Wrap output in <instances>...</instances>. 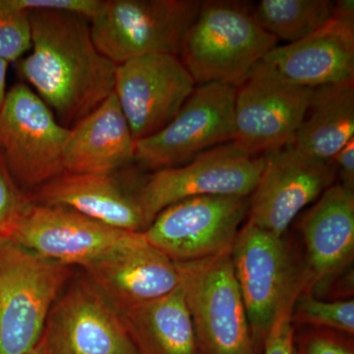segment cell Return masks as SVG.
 <instances>
[{
  "label": "cell",
  "instance_id": "3",
  "mask_svg": "<svg viewBox=\"0 0 354 354\" xmlns=\"http://www.w3.org/2000/svg\"><path fill=\"white\" fill-rule=\"evenodd\" d=\"M71 277V268L0 242V354H28Z\"/></svg>",
  "mask_w": 354,
  "mask_h": 354
},
{
  "label": "cell",
  "instance_id": "4",
  "mask_svg": "<svg viewBox=\"0 0 354 354\" xmlns=\"http://www.w3.org/2000/svg\"><path fill=\"white\" fill-rule=\"evenodd\" d=\"M176 264L199 353L256 354V342L235 279L232 249Z\"/></svg>",
  "mask_w": 354,
  "mask_h": 354
},
{
  "label": "cell",
  "instance_id": "15",
  "mask_svg": "<svg viewBox=\"0 0 354 354\" xmlns=\"http://www.w3.org/2000/svg\"><path fill=\"white\" fill-rule=\"evenodd\" d=\"M41 337L48 354H139L118 312L90 281L58 297Z\"/></svg>",
  "mask_w": 354,
  "mask_h": 354
},
{
  "label": "cell",
  "instance_id": "17",
  "mask_svg": "<svg viewBox=\"0 0 354 354\" xmlns=\"http://www.w3.org/2000/svg\"><path fill=\"white\" fill-rule=\"evenodd\" d=\"M262 62L288 82L311 90L354 80V18L333 16L307 38L277 46Z\"/></svg>",
  "mask_w": 354,
  "mask_h": 354
},
{
  "label": "cell",
  "instance_id": "21",
  "mask_svg": "<svg viewBox=\"0 0 354 354\" xmlns=\"http://www.w3.org/2000/svg\"><path fill=\"white\" fill-rule=\"evenodd\" d=\"M116 311L139 354H200L180 286L164 297Z\"/></svg>",
  "mask_w": 354,
  "mask_h": 354
},
{
  "label": "cell",
  "instance_id": "27",
  "mask_svg": "<svg viewBox=\"0 0 354 354\" xmlns=\"http://www.w3.org/2000/svg\"><path fill=\"white\" fill-rule=\"evenodd\" d=\"M295 304L288 305L272 324L264 339L263 354H295V326L292 310Z\"/></svg>",
  "mask_w": 354,
  "mask_h": 354
},
{
  "label": "cell",
  "instance_id": "7",
  "mask_svg": "<svg viewBox=\"0 0 354 354\" xmlns=\"http://www.w3.org/2000/svg\"><path fill=\"white\" fill-rule=\"evenodd\" d=\"M235 279L254 341L264 342L272 324L304 290L283 236L247 223L232 248Z\"/></svg>",
  "mask_w": 354,
  "mask_h": 354
},
{
  "label": "cell",
  "instance_id": "32",
  "mask_svg": "<svg viewBox=\"0 0 354 354\" xmlns=\"http://www.w3.org/2000/svg\"><path fill=\"white\" fill-rule=\"evenodd\" d=\"M28 354H48L46 353V344H44L43 337H41V341H39L38 346L32 349L31 353Z\"/></svg>",
  "mask_w": 354,
  "mask_h": 354
},
{
  "label": "cell",
  "instance_id": "30",
  "mask_svg": "<svg viewBox=\"0 0 354 354\" xmlns=\"http://www.w3.org/2000/svg\"><path fill=\"white\" fill-rule=\"evenodd\" d=\"M337 174L341 178V185L354 190V138L341 149L333 158Z\"/></svg>",
  "mask_w": 354,
  "mask_h": 354
},
{
  "label": "cell",
  "instance_id": "28",
  "mask_svg": "<svg viewBox=\"0 0 354 354\" xmlns=\"http://www.w3.org/2000/svg\"><path fill=\"white\" fill-rule=\"evenodd\" d=\"M23 10L59 11L78 14L88 21L94 17L101 6L102 0H13Z\"/></svg>",
  "mask_w": 354,
  "mask_h": 354
},
{
  "label": "cell",
  "instance_id": "19",
  "mask_svg": "<svg viewBox=\"0 0 354 354\" xmlns=\"http://www.w3.org/2000/svg\"><path fill=\"white\" fill-rule=\"evenodd\" d=\"M115 174L64 172L32 191V198L36 204L71 209L116 230L143 232L147 223L137 192L125 189Z\"/></svg>",
  "mask_w": 354,
  "mask_h": 354
},
{
  "label": "cell",
  "instance_id": "6",
  "mask_svg": "<svg viewBox=\"0 0 354 354\" xmlns=\"http://www.w3.org/2000/svg\"><path fill=\"white\" fill-rule=\"evenodd\" d=\"M69 132L27 84L7 91L0 111V153L22 189L32 192L65 172Z\"/></svg>",
  "mask_w": 354,
  "mask_h": 354
},
{
  "label": "cell",
  "instance_id": "16",
  "mask_svg": "<svg viewBox=\"0 0 354 354\" xmlns=\"http://www.w3.org/2000/svg\"><path fill=\"white\" fill-rule=\"evenodd\" d=\"M307 253L304 290L327 288L353 262L354 191L334 184L319 197L301 221Z\"/></svg>",
  "mask_w": 354,
  "mask_h": 354
},
{
  "label": "cell",
  "instance_id": "22",
  "mask_svg": "<svg viewBox=\"0 0 354 354\" xmlns=\"http://www.w3.org/2000/svg\"><path fill=\"white\" fill-rule=\"evenodd\" d=\"M354 138V80L313 88L308 109L290 145L332 160Z\"/></svg>",
  "mask_w": 354,
  "mask_h": 354
},
{
  "label": "cell",
  "instance_id": "14",
  "mask_svg": "<svg viewBox=\"0 0 354 354\" xmlns=\"http://www.w3.org/2000/svg\"><path fill=\"white\" fill-rule=\"evenodd\" d=\"M333 160H319L286 146L269 153L249 202V221L283 236L295 216L334 185Z\"/></svg>",
  "mask_w": 354,
  "mask_h": 354
},
{
  "label": "cell",
  "instance_id": "13",
  "mask_svg": "<svg viewBox=\"0 0 354 354\" xmlns=\"http://www.w3.org/2000/svg\"><path fill=\"white\" fill-rule=\"evenodd\" d=\"M142 237L143 232L116 230L71 209L34 203L9 241L46 259L85 269Z\"/></svg>",
  "mask_w": 354,
  "mask_h": 354
},
{
  "label": "cell",
  "instance_id": "25",
  "mask_svg": "<svg viewBox=\"0 0 354 354\" xmlns=\"http://www.w3.org/2000/svg\"><path fill=\"white\" fill-rule=\"evenodd\" d=\"M31 46L29 12L16 6L13 0H0V58L9 64L17 62Z\"/></svg>",
  "mask_w": 354,
  "mask_h": 354
},
{
  "label": "cell",
  "instance_id": "26",
  "mask_svg": "<svg viewBox=\"0 0 354 354\" xmlns=\"http://www.w3.org/2000/svg\"><path fill=\"white\" fill-rule=\"evenodd\" d=\"M34 203L11 176L0 153V242L10 241Z\"/></svg>",
  "mask_w": 354,
  "mask_h": 354
},
{
  "label": "cell",
  "instance_id": "2",
  "mask_svg": "<svg viewBox=\"0 0 354 354\" xmlns=\"http://www.w3.org/2000/svg\"><path fill=\"white\" fill-rule=\"evenodd\" d=\"M278 43L246 4L209 0L202 1L178 57L198 85L221 83L236 88Z\"/></svg>",
  "mask_w": 354,
  "mask_h": 354
},
{
  "label": "cell",
  "instance_id": "9",
  "mask_svg": "<svg viewBox=\"0 0 354 354\" xmlns=\"http://www.w3.org/2000/svg\"><path fill=\"white\" fill-rule=\"evenodd\" d=\"M235 92L227 84L198 85L167 127L135 141V162L155 171L174 169L234 141Z\"/></svg>",
  "mask_w": 354,
  "mask_h": 354
},
{
  "label": "cell",
  "instance_id": "10",
  "mask_svg": "<svg viewBox=\"0 0 354 354\" xmlns=\"http://www.w3.org/2000/svg\"><path fill=\"white\" fill-rule=\"evenodd\" d=\"M312 92L288 82L260 62L236 87L232 143L251 156L269 155L290 145Z\"/></svg>",
  "mask_w": 354,
  "mask_h": 354
},
{
  "label": "cell",
  "instance_id": "8",
  "mask_svg": "<svg viewBox=\"0 0 354 354\" xmlns=\"http://www.w3.org/2000/svg\"><path fill=\"white\" fill-rule=\"evenodd\" d=\"M267 158L248 155L230 142L181 167L153 172L137 190L147 227L162 209L188 198L248 197L259 181Z\"/></svg>",
  "mask_w": 354,
  "mask_h": 354
},
{
  "label": "cell",
  "instance_id": "29",
  "mask_svg": "<svg viewBox=\"0 0 354 354\" xmlns=\"http://www.w3.org/2000/svg\"><path fill=\"white\" fill-rule=\"evenodd\" d=\"M304 354H353V351L333 335L316 334L307 339Z\"/></svg>",
  "mask_w": 354,
  "mask_h": 354
},
{
  "label": "cell",
  "instance_id": "11",
  "mask_svg": "<svg viewBox=\"0 0 354 354\" xmlns=\"http://www.w3.org/2000/svg\"><path fill=\"white\" fill-rule=\"evenodd\" d=\"M248 207L247 197L188 198L162 209L143 234L174 262L205 259L232 248Z\"/></svg>",
  "mask_w": 354,
  "mask_h": 354
},
{
  "label": "cell",
  "instance_id": "18",
  "mask_svg": "<svg viewBox=\"0 0 354 354\" xmlns=\"http://www.w3.org/2000/svg\"><path fill=\"white\" fill-rule=\"evenodd\" d=\"M84 270L115 309L164 297L179 286L176 263L149 245L144 234Z\"/></svg>",
  "mask_w": 354,
  "mask_h": 354
},
{
  "label": "cell",
  "instance_id": "23",
  "mask_svg": "<svg viewBox=\"0 0 354 354\" xmlns=\"http://www.w3.org/2000/svg\"><path fill=\"white\" fill-rule=\"evenodd\" d=\"M330 0H262L254 17L277 41L297 43L327 24L334 15Z\"/></svg>",
  "mask_w": 354,
  "mask_h": 354
},
{
  "label": "cell",
  "instance_id": "12",
  "mask_svg": "<svg viewBox=\"0 0 354 354\" xmlns=\"http://www.w3.org/2000/svg\"><path fill=\"white\" fill-rule=\"evenodd\" d=\"M196 88L178 55H144L118 65L114 84L135 141L167 127Z\"/></svg>",
  "mask_w": 354,
  "mask_h": 354
},
{
  "label": "cell",
  "instance_id": "1",
  "mask_svg": "<svg viewBox=\"0 0 354 354\" xmlns=\"http://www.w3.org/2000/svg\"><path fill=\"white\" fill-rule=\"evenodd\" d=\"M29 16L32 51L17 60L18 73L62 125L73 127L113 94L118 64L97 50L87 18L46 10Z\"/></svg>",
  "mask_w": 354,
  "mask_h": 354
},
{
  "label": "cell",
  "instance_id": "5",
  "mask_svg": "<svg viewBox=\"0 0 354 354\" xmlns=\"http://www.w3.org/2000/svg\"><path fill=\"white\" fill-rule=\"evenodd\" d=\"M199 0H102L90 20L97 50L114 64L156 53L179 55Z\"/></svg>",
  "mask_w": 354,
  "mask_h": 354
},
{
  "label": "cell",
  "instance_id": "24",
  "mask_svg": "<svg viewBox=\"0 0 354 354\" xmlns=\"http://www.w3.org/2000/svg\"><path fill=\"white\" fill-rule=\"evenodd\" d=\"M292 321L353 335L354 301L353 299L325 301L310 291L302 290L293 306Z\"/></svg>",
  "mask_w": 354,
  "mask_h": 354
},
{
  "label": "cell",
  "instance_id": "20",
  "mask_svg": "<svg viewBox=\"0 0 354 354\" xmlns=\"http://www.w3.org/2000/svg\"><path fill=\"white\" fill-rule=\"evenodd\" d=\"M135 160V139L116 95L70 128L64 151L65 172L111 174Z\"/></svg>",
  "mask_w": 354,
  "mask_h": 354
},
{
  "label": "cell",
  "instance_id": "31",
  "mask_svg": "<svg viewBox=\"0 0 354 354\" xmlns=\"http://www.w3.org/2000/svg\"><path fill=\"white\" fill-rule=\"evenodd\" d=\"M8 65V62L0 58V111H1L6 99V77Z\"/></svg>",
  "mask_w": 354,
  "mask_h": 354
}]
</instances>
